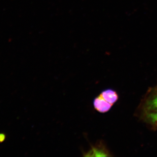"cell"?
I'll list each match as a JSON object with an SVG mask.
<instances>
[{
  "label": "cell",
  "instance_id": "obj_3",
  "mask_svg": "<svg viewBox=\"0 0 157 157\" xmlns=\"http://www.w3.org/2000/svg\"><path fill=\"white\" fill-rule=\"evenodd\" d=\"M139 116L143 122L154 131H157V109L140 112Z\"/></svg>",
  "mask_w": 157,
  "mask_h": 157
},
{
  "label": "cell",
  "instance_id": "obj_5",
  "mask_svg": "<svg viewBox=\"0 0 157 157\" xmlns=\"http://www.w3.org/2000/svg\"><path fill=\"white\" fill-rule=\"evenodd\" d=\"M105 101L113 105L118 100L119 96L117 93L111 89L104 90L100 94Z\"/></svg>",
  "mask_w": 157,
  "mask_h": 157
},
{
  "label": "cell",
  "instance_id": "obj_2",
  "mask_svg": "<svg viewBox=\"0 0 157 157\" xmlns=\"http://www.w3.org/2000/svg\"><path fill=\"white\" fill-rule=\"evenodd\" d=\"M112 155L108 150L103 140H99L95 145H91L90 149L86 153H83L85 157H111Z\"/></svg>",
  "mask_w": 157,
  "mask_h": 157
},
{
  "label": "cell",
  "instance_id": "obj_4",
  "mask_svg": "<svg viewBox=\"0 0 157 157\" xmlns=\"http://www.w3.org/2000/svg\"><path fill=\"white\" fill-rule=\"evenodd\" d=\"M93 104L95 109L101 113L108 112L113 105L105 101L101 94L94 99Z\"/></svg>",
  "mask_w": 157,
  "mask_h": 157
},
{
  "label": "cell",
  "instance_id": "obj_1",
  "mask_svg": "<svg viewBox=\"0 0 157 157\" xmlns=\"http://www.w3.org/2000/svg\"><path fill=\"white\" fill-rule=\"evenodd\" d=\"M138 109L139 112L157 109V84L147 90L140 101Z\"/></svg>",
  "mask_w": 157,
  "mask_h": 157
}]
</instances>
